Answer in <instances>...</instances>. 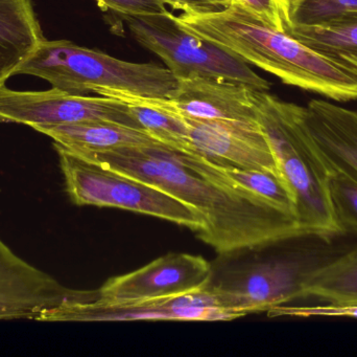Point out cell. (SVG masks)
I'll list each match as a JSON object with an SVG mask.
<instances>
[{
  "label": "cell",
  "instance_id": "cell-5",
  "mask_svg": "<svg viewBox=\"0 0 357 357\" xmlns=\"http://www.w3.org/2000/svg\"><path fill=\"white\" fill-rule=\"evenodd\" d=\"M58 153L65 189L75 205L115 207L186 226L197 236L205 230L199 212L173 195L142 180L84 159L61 145Z\"/></svg>",
  "mask_w": 357,
  "mask_h": 357
},
{
  "label": "cell",
  "instance_id": "cell-11",
  "mask_svg": "<svg viewBox=\"0 0 357 357\" xmlns=\"http://www.w3.org/2000/svg\"><path fill=\"white\" fill-rule=\"evenodd\" d=\"M212 270L211 264L201 256L169 254L139 270L111 278L100 287V300L142 301L199 291L209 284Z\"/></svg>",
  "mask_w": 357,
  "mask_h": 357
},
{
  "label": "cell",
  "instance_id": "cell-19",
  "mask_svg": "<svg viewBox=\"0 0 357 357\" xmlns=\"http://www.w3.org/2000/svg\"><path fill=\"white\" fill-rule=\"evenodd\" d=\"M287 33L342 64L357 61V14L314 27H287Z\"/></svg>",
  "mask_w": 357,
  "mask_h": 357
},
{
  "label": "cell",
  "instance_id": "cell-1",
  "mask_svg": "<svg viewBox=\"0 0 357 357\" xmlns=\"http://www.w3.org/2000/svg\"><path fill=\"white\" fill-rule=\"evenodd\" d=\"M75 154L156 187L199 212L205 230L197 237L222 255L305 236L295 217L235 184L199 153L158 143Z\"/></svg>",
  "mask_w": 357,
  "mask_h": 357
},
{
  "label": "cell",
  "instance_id": "cell-7",
  "mask_svg": "<svg viewBox=\"0 0 357 357\" xmlns=\"http://www.w3.org/2000/svg\"><path fill=\"white\" fill-rule=\"evenodd\" d=\"M308 270L291 260L248 262L231 266L220 276L212 274L206 289L224 309L247 316L302 299Z\"/></svg>",
  "mask_w": 357,
  "mask_h": 357
},
{
  "label": "cell",
  "instance_id": "cell-23",
  "mask_svg": "<svg viewBox=\"0 0 357 357\" xmlns=\"http://www.w3.org/2000/svg\"><path fill=\"white\" fill-rule=\"evenodd\" d=\"M271 316H297V318H351L357 319V304L325 302L322 305L285 307L278 306L268 312Z\"/></svg>",
  "mask_w": 357,
  "mask_h": 357
},
{
  "label": "cell",
  "instance_id": "cell-2",
  "mask_svg": "<svg viewBox=\"0 0 357 357\" xmlns=\"http://www.w3.org/2000/svg\"><path fill=\"white\" fill-rule=\"evenodd\" d=\"M178 19L189 31L230 50L248 64L273 73L287 85L337 102L357 100L354 69L271 27L236 2L216 12L182 14Z\"/></svg>",
  "mask_w": 357,
  "mask_h": 357
},
{
  "label": "cell",
  "instance_id": "cell-14",
  "mask_svg": "<svg viewBox=\"0 0 357 357\" xmlns=\"http://www.w3.org/2000/svg\"><path fill=\"white\" fill-rule=\"evenodd\" d=\"M255 89L211 78L180 80L167 104L185 117L258 123Z\"/></svg>",
  "mask_w": 357,
  "mask_h": 357
},
{
  "label": "cell",
  "instance_id": "cell-26",
  "mask_svg": "<svg viewBox=\"0 0 357 357\" xmlns=\"http://www.w3.org/2000/svg\"><path fill=\"white\" fill-rule=\"evenodd\" d=\"M165 6L181 10L184 14H207L222 10L232 3L233 0H160Z\"/></svg>",
  "mask_w": 357,
  "mask_h": 357
},
{
  "label": "cell",
  "instance_id": "cell-13",
  "mask_svg": "<svg viewBox=\"0 0 357 357\" xmlns=\"http://www.w3.org/2000/svg\"><path fill=\"white\" fill-rule=\"evenodd\" d=\"M302 123L331 177L357 184V110L312 100L302 109Z\"/></svg>",
  "mask_w": 357,
  "mask_h": 357
},
{
  "label": "cell",
  "instance_id": "cell-21",
  "mask_svg": "<svg viewBox=\"0 0 357 357\" xmlns=\"http://www.w3.org/2000/svg\"><path fill=\"white\" fill-rule=\"evenodd\" d=\"M357 14V0H291V27H314Z\"/></svg>",
  "mask_w": 357,
  "mask_h": 357
},
{
  "label": "cell",
  "instance_id": "cell-8",
  "mask_svg": "<svg viewBox=\"0 0 357 357\" xmlns=\"http://www.w3.org/2000/svg\"><path fill=\"white\" fill-rule=\"evenodd\" d=\"M98 119L142 129L123 101L70 94L54 87L45 92H16L6 83L0 84V122L3 123L23 124L36 130Z\"/></svg>",
  "mask_w": 357,
  "mask_h": 357
},
{
  "label": "cell",
  "instance_id": "cell-16",
  "mask_svg": "<svg viewBox=\"0 0 357 357\" xmlns=\"http://www.w3.org/2000/svg\"><path fill=\"white\" fill-rule=\"evenodd\" d=\"M36 131L50 136L56 144L73 153L110 150L119 147L149 146L160 143L144 130L104 119L40 127Z\"/></svg>",
  "mask_w": 357,
  "mask_h": 357
},
{
  "label": "cell",
  "instance_id": "cell-4",
  "mask_svg": "<svg viewBox=\"0 0 357 357\" xmlns=\"http://www.w3.org/2000/svg\"><path fill=\"white\" fill-rule=\"evenodd\" d=\"M16 75L41 78L70 94L108 88L149 99H172L180 84L169 68L160 65L119 60L66 40H42Z\"/></svg>",
  "mask_w": 357,
  "mask_h": 357
},
{
  "label": "cell",
  "instance_id": "cell-25",
  "mask_svg": "<svg viewBox=\"0 0 357 357\" xmlns=\"http://www.w3.org/2000/svg\"><path fill=\"white\" fill-rule=\"evenodd\" d=\"M104 8L119 13L121 16H148L167 12L160 0H96Z\"/></svg>",
  "mask_w": 357,
  "mask_h": 357
},
{
  "label": "cell",
  "instance_id": "cell-6",
  "mask_svg": "<svg viewBox=\"0 0 357 357\" xmlns=\"http://www.w3.org/2000/svg\"><path fill=\"white\" fill-rule=\"evenodd\" d=\"M134 38L162 59L178 80L211 78L243 84L268 92L270 82L222 46L189 31L171 12L148 16H121Z\"/></svg>",
  "mask_w": 357,
  "mask_h": 357
},
{
  "label": "cell",
  "instance_id": "cell-15",
  "mask_svg": "<svg viewBox=\"0 0 357 357\" xmlns=\"http://www.w3.org/2000/svg\"><path fill=\"white\" fill-rule=\"evenodd\" d=\"M44 40L33 0H0V84Z\"/></svg>",
  "mask_w": 357,
  "mask_h": 357
},
{
  "label": "cell",
  "instance_id": "cell-27",
  "mask_svg": "<svg viewBox=\"0 0 357 357\" xmlns=\"http://www.w3.org/2000/svg\"><path fill=\"white\" fill-rule=\"evenodd\" d=\"M346 66L351 67L352 69H354V71L357 73V61H351V62L346 63Z\"/></svg>",
  "mask_w": 357,
  "mask_h": 357
},
{
  "label": "cell",
  "instance_id": "cell-18",
  "mask_svg": "<svg viewBox=\"0 0 357 357\" xmlns=\"http://www.w3.org/2000/svg\"><path fill=\"white\" fill-rule=\"evenodd\" d=\"M303 298L357 304V247L324 265L308 270Z\"/></svg>",
  "mask_w": 357,
  "mask_h": 357
},
{
  "label": "cell",
  "instance_id": "cell-20",
  "mask_svg": "<svg viewBox=\"0 0 357 357\" xmlns=\"http://www.w3.org/2000/svg\"><path fill=\"white\" fill-rule=\"evenodd\" d=\"M218 166L235 184L255 193L277 209L296 218L293 193L279 172L241 169L229 165Z\"/></svg>",
  "mask_w": 357,
  "mask_h": 357
},
{
  "label": "cell",
  "instance_id": "cell-12",
  "mask_svg": "<svg viewBox=\"0 0 357 357\" xmlns=\"http://www.w3.org/2000/svg\"><path fill=\"white\" fill-rule=\"evenodd\" d=\"M185 119L193 151L209 161L241 169L279 172L259 123Z\"/></svg>",
  "mask_w": 357,
  "mask_h": 357
},
{
  "label": "cell",
  "instance_id": "cell-22",
  "mask_svg": "<svg viewBox=\"0 0 357 357\" xmlns=\"http://www.w3.org/2000/svg\"><path fill=\"white\" fill-rule=\"evenodd\" d=\"M331 198L340 234L357 235V184L340 176H331Z\"/></svg>",
  "mask_w": 357,
  "mask_h": 357
},
{
  "label": "cell",
  "instance_id": "cell-24",
  "mask_svg": "<svg viewBox=\"0 0 357 357\" xmlns=\"http://www.w3.org/2000/svg\"><path fill=\"white\" fill-rule=\"evenodd\" d=\"M252 14L281 31L289 25L291 0H233Z\"/></svg>",
  "mask_w": 357,
  "mask_h": 357
},
{
  "label": "cell",
  "instance_id": "cell-10",
  "mask_svg": "<svg viewBox=\"0 0 357 357\" xmlns=\"http://www.w3.org/2000/svg\"><path fill=\"white\" fill-rule=\"evenodd\" d=\"M100 291H77L17 255L0 238V321L35 320L67 304L91 303Z\"/></svg>",
  "mask_w": 357,
  "mask_h": 357
},
{
  "label": "cell",
  "instance_id": "cell-9",
  "mask_svg": "<svg viewBox=\"0 0 357 357\" xmlns=\"http://www.w3.org/2000/svg\"><path fill=\"white\" fill-rule=\"evenodd\" d=\"M245 316L224 309L209 289L142 301L62 305L42 316L39 322H116V321H229Z\"/></svg>",
  "mask_w": 357,
  "mask_h": 357
},
{
  "label": "cell",
  "instance_id": "cell-3",
  "mask_svg": "<svg viewBox=\"0 0 357 357\" xmlns=\"http://www.w3.org/2000/svg\"><path fill=\"white\" fill-rule=\"evenodd\" d=\"M260 128L293 193L296 219L305 236L340 234L331 198V174L302 123L303 107L268 92H254Z\"/></svg>",
  "mask_w": 357,
  "mask_h": 357
},
{
  "label": "cell",
  "instance_id": "cell-17",
  "mask_svg": "<svg viewBox=\"0 0 357 357\" xmlns=\"http://www.w3.org/2000/svg\"><path fill=\"white\" fill-rule=\"evenodd\" d=\"M96 94L128 103L139 127L162 144L178 150L193 151L186 119L167 104V99H149L108 88L96 89Z\"/></svg>",
  "mask_w": 357,
  "mask_h": 357
}]
</instances>
